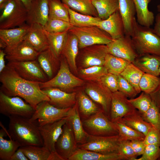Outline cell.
<instances>
[{
    "label": "cell",
    "mask_w": 160,
    "mask_h": 160,
    "mask_svg": "<svg viewBox=\"0 0 160 160\" xmlns=\"http://www.w3.org/2000/svg\"><path fill=\"white\" fill-rule=\"evenodd\" d=\"M143 141L146 145L153 144L160 146V130L152 126L145 136Z\"/></svg>",
    "instance_id": "obj_51"
},
{
    "label": "cell",
    "mask_w": 160,
    "mask_h": 160,
    "mask_svg": "<svg viewBox=\"0 0 160 160\" xmlns=\"http://www.w3.org/2000/svg\"><path fill=\"white\" fill-rule=\"evenodd\" d=\"M67 120V117L54 122L39 126L43 141V146L51 152L56 151L55 144L61 134L63 127Z\"/></svg>",
    "instance_id": "obj_17"
},
{
    "label": "cell",
    "mask_w": 160,
    "mask_h": 160,
    "mask_svg": "<svg viewBox=\"0 0 160 160\" xmlns=\"http://www.w3.org/2000/svg\"><path fill=\"white\" fill-rule=\"evenodd\" d=\"M131 37L138 55L148 54L160 56V37L153 29L140 25L136 19Z\"/></svg>",
    "instance_id": "obj_3"
},
{
    "label": "cell",
    "mask_w": 160,
    "mask_h": 160,
    "mask_svg": "<svg viewBox=\"0 0 160 160\" xmlns=\"http://www.w3.org/2000/svg\"><path fill=\"white\" fill-rule=\"evenodd\" d=\"M130 143L137 157L143 154L146 146L143 140H132L130 141Z\"/></svg>",
    "instance_id": "obj_52"
},
{
    "label": "cell",
    "mask_w": 160,
    "mask_h": 160,
    "mask_svg": "<svg viewBox=\"0 0 160 160\" xmlns=\"http://www.w3.org/2000/svg\"><path fill=\"white\" fill-rule=\"evenodd\" d=\"M159 110H160V107H159Z\"/></svg>",
    "instance_id": "obj_63"
},
{
    "label": "cell",
    "mask_w": 160,
    "mask_h": 160,
    "mask_svg": "<svg viewBox=\"0 0 160 160\" xmlns=\"http://www.w3.org/2000/svg\"><path fill=\"white\" fill-rule=\"evenodd\" d=\"M81 121L84 130L89 135L108 136L118 135L115 123L111 120L102 110Z\"/></svg>",
    "instance_id": "obj_6"
},
{
    "label": "cell",
    "mask_w": 160,
    "mask_h": 160,
    "mask_svg": "<svg viewBox=\"0 0 160 160\" xmlns=\"http://www.w3.org/2000/svg\"><path fill=\"white\" fill-rule=\"evenodd\" d=\"M69 31L77 37L80 49L95 44L107 45L113 40L108 33L96 26H73Z\"/></svg>",
    "instance_id": "obj_7"
},
{
    "label": "cell",
    "mask_w": 160,
    "mask_h": 160,
    "mask_svg": "<svg viewBox=\"0 0 160 160\" xmlns=\"http://www.w3.org/2000/svg\"><path fill=\"white\" fill-rule=\"evenodd\" d=\"M76 102L79 114L81 120L85 119L91 116L102 110L86 93L81 90L77 92Z\"/></svg>",
    "instance_id": "obj_29"
},
{
    "label": "cell",
    "mask_w": 160,
    "mask_h": 160,
    "mask_svg": "<svg viewBox=\"0 0 160 160\" xmlns=\"http://www.w3.org/2000/svg\"><path fill=\"white\" fill-rule=\"evenodd\" d=\"M108 53L133 63L138 56L131 36L125 35L107 45Z\"/></svg>",
    "instance_id": "obj_15"
},
{
    "label": "cell",
    "mask_w": 160,
    "mask_h": 160,
    "mask_svg": "<svg viewBox=\"0 0 160 160\" xmlns=\"http://www.w3.org/2000/svg\"><path fill=\"white\" fill-rule=\"evenodd\" d=\"M108 73L104 66H95L78 70V77L87 82L100 80L101 78Z\"/></svg>",
    "instance_id": "obj_37"
},
{
    "label": "cell",
    "mask_w": 160,
    "mask_h": 160,
    "mask_svg": "<svg viewBox=\"0 0 160 160\" xmlns=\"http://www.w3.org/2000/svg\"><path fill=\"white\" fill-rule=\"evenodd\" d=\"M97 26L108 33L113 39L125 35L124 23L119 10L100 21Z\"/></svg>",
    "instance_id": "obj_23"
},
{
    "label": "cell",
    "mask_w": 160,
    "mask_h": 160,
    "mask_svg": "<svg viewBox=\"0 0 160 160\" xmlns=\"http://www.w3.org/2000/svg\"><path fill=\"white\" fill-rule=\"evenodd\" d=\"M100 80L112 92L118 91L117 75L108 73L101 78Z\"/></svg>",
    "instance_id": "obj_50"
},
{
    "label": "cell",
    "mask_w": 160,
    "mask_h": 160,
    "mask_svg": "<svg viewBox=\"0 0 160 160\" xmlns=\"http://www.w3.org/2000/svg\"><path fill=\"white\" fill-rule=\"evenodd\" d=\"M68 160H123L117 153L103 154L79 148Z\"/></svg>",
    "instance_id": "obj_30"
},
{
    "label": "cell",
    "mask_w": 160,
    "mask_h": 160,
    "mask_svg": "<svg viewBox=\"0 0 160 160\" xmlns=\"http://www.w3.org/2000/svg\"><path fill=\"white\" fill-rule=\"evenodd\" d=\"M97 12L98 17L104 20L119 10L118 0H92Z\"/></svg>",
    "instance_id": "obj_35"
},
{
    "label": "cell",
    "mask_w": 160,
    "mask_h": 160,
    "mask_svg": "<svg viewBox=\"0 0 160 160\" xmlns=\"http://www.w3.org/2000/svg\"><path fill=\"white\" fill-rule=\"evenodd\" d=\"M50 99L49 103L60 109L73 107L76 102L77 92H68L58 88L50 87L41 89Z\"/></svg>",
    "instance_id": "obj_18"
},
{
    "label": "cell",
    "mask_w": 160,
    "mask_h": 160,
    "mask_svg": "<svg viewBox=\"0 0 160 160\" xmlns=\"http://www.w3.org/2000/svg\"><path fill=\"white\" fill-rule=\"evenodd\" d=\"M144 73L134 64L130 63L120 75L134 87L139 94L141 92L139 87V82Z\"/></svg>",
    "instance_id": "obj_38"
},
{
    "label": "cell",
    "mask_w": 160,
    "mask_h": 160,
    "mask_svg": "<svg viewBox=\"0 0 160 160\" xmlns=\"http://www.w3.org/2000/svg\"><path fill=\"white\" fill-rule=\"evenodd\" d=\"M127 98L119 91L112 92L109 118L112 122L120 120L136 110Z\"/></svg>",
    "instance_id": "obj_16"
},
{
    "label": "cell",
    "mask_w": 160,
    "mask_h": 160,
    "mask_svg": "<svg viewBox=\"0 0 160 160\" xmlns=\"http://www.w3.org/2000/svg\"><path fill=\"white\" fill-rule=\"evenodd\" d=\"M2 128L0 130V160H10L12 155L20 147L16 141L9 137L6 140L4 137L7 135V130L0 123Z\"/></svg>",
    "instance_id": "obj_32"
},
{
    "label": "cell",
    "mask_w": 160,
    "mask_h": 160,
    "mask_svg": "<svg viewBox=\"0 0 160 160\" xmlns=\"http://www.w3.org/2000/svg\"><path fill=\"white\" fill-rule=\"evenodd\" d=\"M128 100L141 114L148 110L153 102L150 95L143 92L137 97L130 98Z\"/></svg>",
    "instance_id": "obj_44"
},
{
    "label": "cell",
    "mask_w": 160,
    "mask_h": 160,
    "mask_svg": "<svg viewBox=\"0 0 160 160\" xmlns=\"http://www.w3.org/2000/svg\"><path fill=\"white\" fill-rule=\"evenodd\" d=\"M133 63L144 73L159 76L160 56L148 54L138 55Z\"/></svg>",
    "instance_id": "obj_28"
},
{
    "label": "cell",
    "mask_w": 160,
    "mask_h": 160,
    "mask_svg": "<svg viewBox=\"0 0 160 160\" xmlns=\"http://www.w3.org/2000/svg\"><path fill=\"white\" fill-rule=\"evenodd\" d=\"M20 148L30 160H47L51 153L43 146L29 145Z\"/></svg>",
    "instance_id": "obj_42"
},
{
    "label": "cell",
    "mask_w": 160,
    "mask_h": 160,
    "mask_svg": "<svg viewBox=\"0 0 160 160\" xmlns=\"http://www.w3.org/2000/svg\"><path fill=\"white\" fill-rule=\"evenodd\" d=\"M119 11L124 26L125 35L131 36L136 20L135 6L132 0H118Z\"/></svg>",
    "instance_id": "obj_25"
},
{
    "label": "cell",
    "mask_w": 160,
    "mask_h": 160,
    "mask_svg": "<svg viewBox=\"0 0 160 160\" xmlns=\"http://www.w3.org/2000/svg\"><path fill=\"white\" fill-rule=\"evenodd\" d=\"M5 53L6 54L5 58L8 62H23L35 60L39 53L25 40Z\"/></svg>",
    "instance_id": "obj_21"
},
{
    "label": "cell",
    "mask_w": 160,
    "mask_h": 160,
    "mask_svg": "<svg viewBox=\"0 0 160 160\" xmlns=\"http://www.w3.org/2000/svg\"><path fill=\"white\" fill-rule=\"evenodd\" d=\"M159 75H160V66L159 68Z\"/></svg>",
    "instance_id": "obj_61"
},
{
    "label": "cell",
    "mask_w": 160,
    "mask_h": 160,
    "mask_svg": "<svg viewBox=\"0 0 160 160\" xmlns=\"http://www.w3.org/2000/svg\"><path fill=\"white\" fill-rule=\"evenodd\" d=\"M119 121L133 129L143 133L145 136L152 127L150 124L144 120L141 114L137 109Z\"/></svg>",
    "instance_id": "obj_31"
},
{
    "label": "cell",
    "mask_w": 160,
    "mask_h": 160,
    "mask_svg": "<svg viewBox=\"0 0 160 160\" xmlns=\"http://www.w3.org/2000/svg\"><path fill=\"white\" fill-rule=\"evenodd\" d=\"M149 95L153 101L159 108L160 107V79L157 88Z\"/></svg>",
    "instance_id": "obj_53"
},
{
    "label": "cell",
    "mask_w": 160,
    "mask_h": 160,
    "mask_svg": "<svg viewBox=\"0 0 160 160\" xmlns=\"http://www.w3.org/2000/svg\"><path fill=\"white\" fill-rule=\"evenodd\" d=\"M23 4L28 10L30 8L33 0H19Z\"/></svg>",
    "instance_id": "obj_58"
},
{
    "label": "cell",
    "mask_w": 160,
    "mask_h": 160,
    "mask_svg": "<svg viewBox=\"0 0 160 160\" xmlns=\"http://www.w3.org/2000/svg\"><path fill=\"white\" fill-rule=\"evenodd\" d=\"M30 28V25L25 24L15 28L0 29V40L6 46L4 52H6L11 50L23 40Z\"/></svg>",
    "instance_id": "obj_20"
},
{
    "label": "cell",
    "mask_w": 160,
    "mask_h": 160,
    "mask_svg": "<svg viewBox=\"0 0 160 160\" xmlns=\"http://www.w3.org/2000/svg\"><path fill=\"white\" fill-rule=\"evenodd\" d=\"M18 96H9L0 90V113L8 117L18 116L30 118L35 111L31 105Z\"/></svg>",
    "instance_id": "obj_8"
},
{
    "label": "cell",
    "mask_w": 160,
    "mask_h": 160,
    "mask_svg": "<svg viewBox=\"0 0 160 160\" xmlns=\"http://www.w3.org/2000/svg\"><path fill=\"white\" fill-rule=\"evenodd\" d=\"M84 91L100 105L105 114L109 118L112 95L110 90L100 80L87 82Z\"/></svg>",
    "instance_id": "obj_12"
},
{
    "label": "cell",
    "mask_w": 160,
    "mask_h": 160,
    "mask_svg": "<svg viewBox=\"0 0 160 160\" xmlns=\"http://www.w3.org/2000/svg\"><path fill=\"white\" fill-rule=\"evenodd\" d=\"M69 16V22L73 26L81 27L97 26L102 20L98 17H95L78 13L71 9L67 6Z\"/></svg>",
    "instance_id": "obj_33"
},
{
    "label": "cell",
    "mask_w": 160,
    "mask_h": 160,
    "mask_svg": "<svg viewBox=\"0 0 160 160\" xmlns=\"http://www.w3.org/2000/svg\"><path fill=\"white\" fill-rule=\"evenodd\" d=\"M67 118L68 121L71 125L78 145L86 143L89 135L84 128L77 102L69 110Z\"/></svg>",
    "instance_id": "obj_26"
},
{
    "label": "cell",
    "mask_w": 160,
    "mask_h": 160,
    "mask_svg": "<svg viewBox=\"0 0 160 160\" xmlns=\"http://www.w3.org/2000/svg\"><path fill=\"white\" fill-rule=\"evenodd\" d=\"M60 58V67L56 75L45 82L39 83L40 87L41 89L55 87L68 92H74L73 89L83 86L84 81L72 73L63 56L61 55Z\"/></svg>",
    "instance_id": "obj_4"
},
{
    "label": "cell",
    "mask_w": 160,
    "mask_h": 160,
    "mask_svg": "<svg viewBox=\"0 0 160 160\" xmlns=\"http://www.w3.org/2000/svg\"><path fill=\"white\" fill-rule=\"evenodd\" d=\"M20 147L12 156L10 160H28Z\"/></svg>",
    "instance_id": "obj_54"
},
{
    "label": "cell",
    "mask_w": 160,
    "mask_h": 160,
    "mask_svg": "<svg viewBox=\"0 0 160 160\" xmlns=\"http://www.w3.org/2000/svg\"><path fill=\"white\" fill-rule=\"evenodd\" d=\"M114 123L118 131L119 140H144L145 136L143 133L133 129L120 121Z\"/></svg>",
    "instance_id": "obj_41"
},
{
    "label": "cell",
    "mask_w": 160,
    "mask_h": 160,
    "mask_svg": "<svg viewBox=\"0 0 160 160\" xmlns=\"http://www.w3.org/2000/svg\"><path fill=\"white\" fill-rule=\"evenodd\" d=\"M153 32L160 37V13L158 14L156 17L155 23L154 28L153 29Z\"/></svg>",
    "instance_id": "obj_55"
},
{
    "label": "cell",
    "mask_w": 160,
    "mask_h": 160,
    "mask_svg": "<svg viewBox=\"0 0 160 160\" xmlns=\"http://www.w3.org/2000/svg\"><path fill=\"white\" fill-rule=\"evenodd\" d=\"M81 49L79 55L81 68L104 65L108 53L106 45H94Z\"/></svg>",
    "instance_id": "obj_13"
},
{
    "label": "cell",
    "mask_w": 160,
    "mask_h": 160,
    "mask_svg": "<svg viewBox=\"0 0 160 160\" xmlns=\"http://www.w3.org/2000/svg\"><path fill=\"white\" fill-rule=\"evenodd\" d=\"M118 153L123 160H136L137 157L131 146L130 140H119Z\"/></svg>",
    "instance_id": "obj_47"
},
{
    "label": "cell",
    "mask_w": 160,
    "mask_h": 160,
    "mask_svg": "<svg viewBox=\"0 0 160 160\" xmlns=\"http://www.w3.org/2000/svg\"><path fill=\"white\" fill-rule=\"evenodd\" d=\"M72 9L85 15L98 17L96 9L92 0H62Z\"/></svg>",
    "instance_id": "obj_34"
},
{
    "label": "cell",
    "mask_w": 160,
    "mask_h": 160,
    "mask_svg": "<svg viewBox=\"0 0 160 160\" xmlns=\"http://www.w3.org/2000/svg\"><path fill=\"white\" fill-rule=\"evenodd\" d=\"M118 91L127 97L134 98L138 93L134 87L120 75L118 76Z\"/></svg>",
    "instance_id": "obj_48"
},
{
    "label": "cell",
    "mask_w": 160,
    "mask_h": 160,
    "mask_svg": "<svg viewBox=\"0 0 160 160\" xmlns=\"http://www.w3.org/2000/svg\"><path fill=\"white\" fill-rule=\"evenodd\" d=\"M30 25V29L23 40L28 42L39 53L47 49L49 45L43 26L36 23Z\"/></svg>",
    "instance_id": "obj_24"
},
{
    "label": "cell",
    "mask_w": 160,
    "mask_h": 160,
    "mask_svg": "<svg viewBox=\"0 0 160 160\" xmlns=\"http://www.w3.org/2000/svg\"><path fill=\"white\" fill-rule=\"evenodd\" d=\"M47 160H63V159L55 151L51 152Z\"/></svg>",
    "instance_id": "obj_57"
},
{
    "label": "cell",
    "mask_w": 160,
    "mask_h": 160,
    "mask_svg": "<svg viewBox=\"0 0 160 160\" xmlns=\"http://www.w3.org/2000/svg\"><path fill=\"white\" fill-rule=\"evenodd\" d=\"M9 118L7 132L9 137L17 142L20 147L43 146L37 121H32L29 118L18 116H12Z\"/></svg>",
    "instance_id": "obj_2"
},
{
    "label": "cell",
    "mask_w": 160,
    "mask_h": 160,
    "mask_svg": "<svg viewBox=\"0 0 160 160\" xmlns=\"http://www.w3.org/2000/svg\"><path fill=\"white\" fill-rule=\"evenodd\" d=\"M142 156L136 160H156L160 157V146L149 144L146 145Z\"/></svg>",
    "instance_id": "obj_49"
},
{
    "label": "cell",
    "mask_w": 160,
    "mask_h": 160,
    "mask_svg": "<svg viewBox=\"0 0 160 160\" xmlns=\"http://www.w3.org/2000/svg\"><path fill=\"white\" fill-rule=\"evenodd\" d=\"M119 143L118 135L108 136L89 135L86 143L78 145V148L103 154L118 153Z\"/></svg>",
    "instance_id": "obj_11"
},
{
    "label": "cell",
    "mask_w": 160,
    "mask_h": 160,
    "mask_svg": "<svg viewBox=\"0 0 160 160\" xmlns=\"http://www.w3.org/2000/svg\"><path fill=\"white\" fill-rule=\"evenodd\" d=\"M22 78L29 81L43 83L48 79L36 60L8 62L7 64Z\"/></svg>",
    "instance_id": "obj_10"
},
{
    "label": "cell",
    "mask_w": 160,
    "mask_h": 160,
    "mask_svg": "<svg viewBox=\"0 0 160 160\" xmlns=\"http://www.w3.org/2000/svg\"><path fill=\"white\" fill-rule=\"evenodd\" d=\"M71 108H59L51 104L49 101H43L37 105L29 119L32 121H37L39 126H41L67 117Z\"/></svg>",
    "instance_id": "obj_9"
},
{
    "label": "cell",
    "mask_w": 160,
    "mask_h": 160,
    "mask_svg": "<svg viewBox=\"0 0 160 160\" xmlns=\"http://www.w3.org/2000/svg\"><path fill=\"white\" fill-rule=\"evenodd\" d=\"M6 55L4 51L1 49L0 50V73L5 69L6 65L5 64V58Z\"/></svg>",
    "instance_id": "obj_56"
},
{
    "label": "cell",
    "mask_w": 160,
    "mask_h": 160,
    "mask_svg": "<svg viewBox=\"0 0 160 160\" xmlns=\"http://www.w3.org/2000/svg\"><path fill=\"white\" fill-rule=\"evenodd\" d=\"M73 26L69 22L61 19H49L43 27L46 31L51 33H58L68 31Z\"/></svg>",
    "instance_id": "obj_43"
},
{
    "label": "cell",
    "mask_w": 160,
    "mask_h": 160,
    "mask_svg": "<svg viewBox=\"0 0 160 160\" xmlns=\"http://www.w3.org/2000/svg\"><path fill=\"white\" fill-rule=\"evenodd\" d=\"M0 90L9 96H18L36 109L37 105L50 99L40 88L39 83L29 81L20 76L7 65L0 73Z\"/></svg>",
    "instance_id": "obj_1"
},
{
    "label": "cell",
    "mask_w": 160,
    "mask_h": 160,
    "mask_svg": "<svg viewBox=\"0 0 160 160\" xmlns=\"http://www.w3.org/2000/svg\"><path fill=\"white\" fill-rule=\"evenodd\" d=\"M49 0H33L28 10L27 24H39L43 27L49 19Z\"/></svg>",
    "instance_id": "obj_19"
},
{
    "label": "cell",
    "mask_w": 160,
    "mask_h": 160,
    "mask_svg": "<svg viewBox=\"0 0 160 160\" xmlns=\"http://www.w3.org/2000/svg\"><path fill=\"white\" fill-rule=\"evenodd\" d=\"M44 30L47 38L49 47L56 56L60 58L66 41L68 31L58 33H51L44 29Z\"/></svg>",
    "instance_id": "obj_36"
},
{
    "label": "cell",
    "mask_w": 160,
    "mask_h": 160,
    "mask_svg": "<svg viewBox=\"0 0 160 160\" xmlns=\"http://www.w3.org/2000/svg\"><path fill=\"white\" fill-rule=\"evenodd\" d=\"M49 19H58L69 22L67 5L60 0H49Z\"/></svg>",
    "instance_id": "obj_40"
},
{
    "label": "cell",
    "mask_w": 160,
    "mask_h": 160,
    "mask_svg": "<svg viewBox=\"0 0 160 160\" xmlns=\"http://www.w3.org/2000/svg\"><path fill=\"white\" fill-rule=\"evenodd\" d=\"M149 3H150V2L151 1V0H146Z\"/></svg>",
    "instance_id": "obj_62"
},
{
    "label": "cell",
    "mask_w": 160,
    "mask_h": 160,
    "mask_svg": "<svg viewBox=\"0 0 160 160\" xmlns=\"http://www.w3.org/2000/svg\"></svg>",
    "instance_id": "obj_64"
},
{
    "label": "cell",
    "mask_w": 160,
    "mask_h": 160,
    "mask_svg": "<svg viewBox=\"0 0 160 160\" xmlns=\"http://www.w3.org/2000/svg\"><path fill=\"white\" fill-rule=\"evenodd\" d=\"M36 60L49 80L53 78L59 69L60 58L49 47L39 53Z\"/></svg>",
    "instance_id": "obj_22"
},
{
    "label": "cell",
    "mask_w": 160,
    "mask_h": 160,
    "mask_svg": "<svg viewBox=\"0 0 160 160\" xmlns=\"http://www.w3.org/2000/svg\"><path fill=\"white\" fill-rule=\"evenodd\" d=\"M9 0H0V9L1 11L4 8Z\"/></svg>",
    "instance_id": "obj_59"
},
{
    "label": "cell",
    "mask_w": 160,
    "mask_h": 160,
    "mask_svg": "<svg viewBox=\"0 0 160 160\" xmlns=\"http://www.w3.org/2000/svg\"><path fill=\"white\" fill-rule=\"evenodd\" d=\"M79 49L77 37L68 31L67 39L61 55L65 58L71 71L76 75H77L78 72L76 60Z\"/></svg>",
    "instance_id": "obj_27"
},
{
    "label": "cell",
    "mask_w": 160,
    "mask_h": 160,
    "mask_svg": "<svg viewBox=\"0 0 160 160\" xmlns=\"http://www.w3.org/2000/svg\"><path fill=\"white\" fill-rule=\"evenodd\" d=\"M130 63L125 59L108 53L106 57L104 66L108 73L118 76Z\"/></svg>",
    "instance_id": "obj_39"
},
{
    "label": "cell",
    "mask_w": 160,
    "mask_h": 160,
    "mask_svg": "<svg viewBox=\"0 0 160 160\" xmlns=\"http://www.w3.org/2000/svg\"><path fill=\"white\" fill-rule=\"evenodd\" d=\"M160 79L158 76L144 73L139 84L141 91L149 94L157 88Z\"/></svg>",
    "instance_id": "obj_45"
},
{
    "label": "cell",
    "mask_w": 160,
    "mask_h": 160,
    "mask_svg": "<svg viewBox=\"0 0 160 160\" xmlns=\"http://www.w3.org/2000/svg\"><path fill=\"white\" fill-rule=\"evenodd\" d=\"M55 147L56 151L63 160H68L78 148L71 126L68 120L63 126L62 132Z\"/></svg>",
    "instance_id": "obj_14"
},
{
    "label": "cell",
    "mask_w": 160,
    "mask_h": 160,
    "mask_svg": "<svg viewBox=\"0 0 160 160\" xmlns=\"http://www.w3.org/2000/svg\"><path fill=\"white\" fill-rule=\"evenodd\" d=\"M1 11L0 29L20 27L26 23L28 10L19 0H9Z\"/></svg>",
    "instance_id": "obj_5"
},
{
    "label": "cell",
    "mask_w": 160,
    "mask_h": 160,
    "mask_svg": "<svg viewBox=\"0 0 160 160\" xmlns=\"http://www.w3.org/2000/svg\"><path fill=\"white\" fill-rule=\"evenodd\" d=\"M145 121L160 130V111L159 108L153 102L148 110L141 114Z\"/></svg>",
    "instance_id": "obj_46"
},
{
    "label": "cell",
    "mask_w": 160,
    "mask_h": 160,
    "mask_svg": "<svg viewBox=\"0 0 160 160\" xmlns=\"http://www.w3.org/2000/svg\"><path fill=\"white\" fill-rule=\"evenodd\" d=\"M157 8L158 11L160 13V4L158 5L157 6Z\"/></svg>",
    "instance_id": "obj_60"
}]
</instances>
